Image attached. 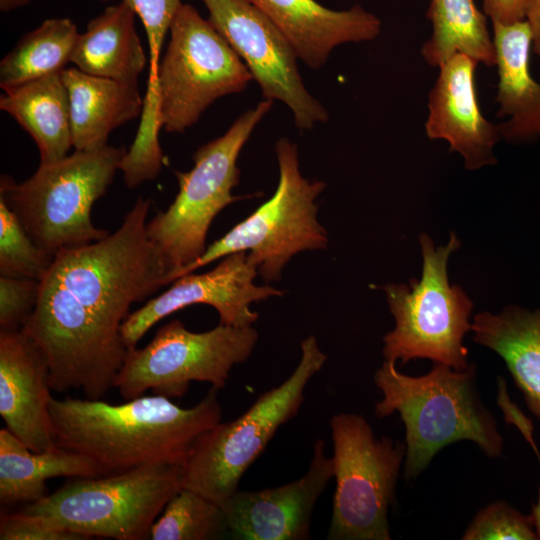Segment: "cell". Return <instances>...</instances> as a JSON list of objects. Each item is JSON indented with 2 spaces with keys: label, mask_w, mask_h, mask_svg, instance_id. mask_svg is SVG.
Here are the masks:
<instances>
[{
  "label": "cell",
  "mask_w": 540,
  "mask_h": 540,
  "mask_svg": "<svg viewBox=\"0 0 540 540\" xmlns=\"http://www.w3.org/2000/svg\"><path fill=\"white\" fill-rule=\"evenodd\" d=\"M215 390L190 408L155 394L118 405L101 399L52 397L54 441L92 459L105 475L158 462L183 464L196 440L221 422Z\"/></svg>",
  "instance_id": "7a4b0ae2"
},
{
  "label": "cell",
  "mask_w": 540,
  "mask_h": 540,
  "mask_svg": "<svg viewBox=\"0 0 540 540\" xmlns=\"http://www.w3.org/2000/svg\"><path fill=\"white\" fill-rule=\"evenodd\" d=\"M53 257L30 237L18 216L0 197V273L41 281Z\"/></svg>",
  "instance_id": "83f0119b"
},
{
  "label": "cell",
  "mask_w": 540,
  "mask_h": 540,
  "mask_svg": "<svg viewBox=\"0 0 540 540\" xmlns=\"http://www.w3.org/2000/svg\"><path fill=\"white\" fill-rule=\"evenodd\" d=\"M182 478L183 464L167 462L78 477L21 512L87 539H147L156 518L182 488Z\"/></svg>",
  "instance_id": "5b68a950"
},
{
  "label": "cell",
  "mask_w": 540,
  "mask_h": 540,
  "mask_svg": "<svg viewBox=\"0 0 540 540\" xmlns=\"http://www.w3.org/2000/svg\"><path fill=\"white\" fill-rule=\"evenodd\" d=\"M100 1H102V2H112L114 0H100Z\"/></svg>",
  "instance_id": "8d00e7d4"
},
{
  "label": "cell",
  "mask_w": 540,
  "mask_h": 540,
  "mask_svg": "<svg viewBox=\"0 0 540 540\" xmlns=\"http://www.w3.org/2000/svg\"><path fill=\"white\" fill-rule=\"evenodd\" d=\"M382 393L375 405L379 418L398 412L405 426L404 476L417 477L445 446L474 442L488 457L503 451V437L476 385V367L463 370L435 363L421 376H409L385 360L374 374Z\"/></svg>",
  "instance_id": "3957f363"
},
{
  "label": "cell",
  "mask_w": 540,
  "mask_h": 540,
  "mask_svg": "<svg viewBox=\"0 0 540 540\" xmlns=\"http://www.w3.org/2000/svg\"><path fill=\"white\" fill-rule=\"evenodd\" d=\"M334 477L333 460L325 442L313 445L307 472L282 486L254 491H236L221 504L229 537L236 540L310 539L314 507Z\"/></svg>",
  "instance_id": "9a60e30c"
},
{
  "label": "cell",
  "mask_w": 540,
  "mask_h": 540,
  "mask_svg": "<svg viewBox=\"0 0 540 540\" xmlns=\"http://www.w3.org/2000/svg\"><path fill=\"white\" fill-rule=\"evenodd\" d=\"M419 243L423 257L420 280L382 287L395 319L394 329L383 338V356L402 365L426 358L463 370L470 364L463 340L471 331L473 303L461 287L449 283L447 273L449 257L460 241L452 232L449 242L436 248L423 233Z\"/></svg>",
  "instance_id": "52a82bcc"
},
{
  "label": "cell",
  "mask_w": 540,
  "mask_h": 540,
  "mask_svg": "<svg viewBox=\"0 0 540 540\" xmlns=\"http://www.w3.org/2000/svg\"><path fill=\"white\" fill-rule=\"evenodd\" d=\"M498 86L497 124L501 138L522 143L540 137V83L530 73L532 32L526 20L512 24L492 23Z\"/></svg>",
  "instance_id": "d6986e66"
},
{
  "label": "cell",
  "mask_w": 540,
  "mask_h": 540,
  "mask_svg": "<svg viewBox=\"0 0 540 540\" xmlns=\"http://www.w3.org/2000/svg\"><path fill=\"white\" fill-rule=\"evenodd\" d=\"M263 99L239 116L220 137L199 147L194 166L175 171L179 191L172 204L146 223L150 241L169 267L166 284L206 250L208 229L216 215L240 197L232 195L239 183V154L260 121L273 106Z\"/></svg>",
  "instance_id": "ba28073f"
},
{
  "label": "cell",
  "mask_w": 540,
  "mask_h": 540,
  "mask_svg": "<svg viewBox=\"0 0 540 540\" xmlns=\"http://www.w3.org/2000/svg\"><path fill=\"white\" fill-rule=\"evenodd\" d=\"M464 540L538 539L530 516L507 504L494 502L480 510L464 532Z\"/></svg>",
  "instance_id": "f1b7e54d"
},
{
  "label": "cell",
  "mask_w": 540,
  "mask_h": 540,
  "mask_svg": "<svg viewBox=\"0 0 540 540\" xmlns=\"http://www.w3.org/2000/svg\"><path fill=\"white\" fill-rule=\"evenodd\" d=\"M151 200L139 196L105 238L58 253L21 328L44 354L52 390L101 399L128 348L121 327L133 303L167 285L170 273L146 232Z\"/></svg>",
  "instance_id": "6da1fadb"
},
{
  "label": "cell",
  "mask_w": 540,
  "mask_h": 540,
  "mask_svg": "<svg viewBox=\"0 0 540 540\" xmlns=\"http://www.w3.org/2000/svg\"><path fill=\"white\" fill-rule=\"evenodd\" d=\"M526 21L532 32V50L540 57V0H527Z\"/></svg>",
  "instance_id": "836d02e7"
},
{
  "label": "cell",
  "mask_w": 540,
  "mask_h": 540,
  "mask_svg": "<svg viewBox=\"0 0 540 540\" xmlns=\"http://www.w3.org/2000/svg\"><path fill=\"white\" fill-rule=\"evenodd\" d=\"M485 15L492 23L512 24L526 20L527 0H482Z\"/></svg>",
  "instance_id": "d6a6232c"
},
{
  "label": "cell",
  "mask_w": 540,
  "mask_h": 540,
  "mask_svg": "<svg viewBox=\"0 0 540 540\" xmlns=\"http://www.w3.org/2000/svg\"><path fill=\"white\" fill-rule=\"evenodd\" d=\"M229 536L222 506L200 493L181 488L152 524L147 539L212 540Z\"/></svg>",
  "instance_id": "4316f807"
},
{
  "label": "cell",
  "mask_w": 540,
  "mask_h": 540,
  "mask_svg": "<svg viewBox=\"0 0 540 540\" xmlns=\"http://www.w3.org/2000/svg\"><path fill=\"white\" fill-rule=\"evenodd\" d=\"M33 0H0L1 12H10L28 5Z\"/></svg>",
  "instance_id": "d590c367"
},
{
  "label": "cell",
  "mask_w": 540,
  "mask_h": 540,
  "mask_svg": "<svg viewBox=\"0 0 540 540\" xmlns=\"http://www.w3.org/2000/svg\"><path fill=\"white\" fill-rule=\"evenodd\" d=\"M526 440L530 443V445L533 447L535 453L537 454V457L540 461V453L537 450L536 444L534 442L533 435H530L526 437ZM531 518L534 524V528L536 531V534L538 536V539H540V488L538 492V499L536 504L532 508Z\"/></svg>",
  "instance_id": "e575fe53"
},
{
  "label": "cell",
  "mask_w": 540,
  "mask_h": 540,
  "mask_svg": "<svg viewBox=\"0 0 540 540\" xmlns=\"http://www.w3.org/2000/svg\"><path fill=\"white\" fill-rule=\"evenodd\" d=\"M62 77L70 98L75 150L107 146L116 128L141 116L144 97L137 81L93 76L76 67L65 68Z\"/></svg>",
  "instance_id": "ffe728a7"
},
{
  "label": "cell",
  "mask_w": 540,
  "mask_h": 540,
  "mask_svg": "<svg viewBox=\"0 0 540 540\" xmlns=\"http://www.w3.org/2000/svg\"><path fill=\"white\" fill-rule=\"evenodd\" d=\"M257 274L256 266L248 261L247 252H236L223 257L206 273L179 277L164 293L128 315L121 327L126 347H136L157 322L194 304L212 306L222 324L251 326L258 314L250 309V304L283 294L270 286L255 285Z\"/></svg>",
  "instance_id": "5bb4252c"
},
{
  "label": "cell",
  "mask_w": 540,
  "mask_h": 540,
  "mask_svg": "<svg viewBox=\"0 0 540 540\" xmlns=\"http://www.w3.org/2000/svg\"><path fill=\"white\" fill-rule=\"evenodd\" d=\"M0 109L32 137L40 163L58 161L73 147L70 98L62 71L4 91Z\"/></svg>",
  "instance_id": "cb8c5ba5"
},
{
  "label": "cell",
  "mask_w": 540,
  "mask_h": 540,
  "mask_svg": "<svg viewBox=\"0 0 540 540\" xmlns=\"http://www.w3.org/2000/svg\"><path fill=\"white\" fill-rule=\"evenodd\" d=\"M208 20L241 58L263 99L278 100L301 130L329 119L327 109L307 90L298 57L282 32L247 0H202Z\"/></svg>",
  "instance_id": "4fadbf2b"
},
{
  "label": "cell",
  "mask_w": 540,
  "mask_h": 540,
  "mask_svg": "<svg viewBox=\"0 0 540 540\" xmlns=\"http://www.w3.org/2000/svg\"><path fill=\"white\" fill-rule=\"evenodd\" d=\"M477 62L456 54L439 68L428 95L425 133L430 140L448 142L467 170L495 165L494 147L501 139L498 125L481 112L475 87Z\"/></svg>",
  "instance_id": "2e32d148"
},
{
  "label": "cell",
  "mask_w": 540,
  "mask_h": 540,
  "mask_svg": "<svg viewBox=\"0 0 540 540\" xmlns=\"http://www.w3.org/2000/svg\"><path fill=\"white\" fill-rule=\"evenodd\" d=\"M136 14L123 1L108 5L80 33L71 62L84 73L137 81L147 57L135 25Z\"/></svg>",
  "instance_id": "7402d4cb"
},
{
  "label": "cell",
  "mask_w": 540,
  "mask_h": 540,
  "mask_svg": "<svg viewBox=\"0 0 540 540\" xmlns=\"http://www.w3.org/2000/svg\"><path fill=\"white\" fill-rule=\"evenodd\" d=\"M326 360L316 338H305L300 361L285 381L260 395L238 418L219 422L196 440L183 463L182 488L220 505L238 491L242 476L277 430L297 415L309 381Z\"/></svg>",
  "instance_id": "8992f818"
},
{
  "label": "cell",
  "mask_w": 540,
  "mask_h": 540,
  "mask_svg": "<svg viewBox=\"0 0 540 540\" xmlns=\"http://www.w3.org/2000/svg\"><path fill=\"white\" fill-rule=\"evenodd\" d=\"M126 152L123 146L109 145L75 150L58 161L40 163L21 183L2 175L0 197L37 246L54 258L110 234L93 225L91 209L107 192Z\"/></svg>",
  "instance_id": "277c9868"
},
{
  "label": "cell",
  "mask_w": 540,
  "mask_h": 540,
  "mask_svg": "<svg viewBox=\"0 0 540 540\" xmlns=\"http://www.w3.org/2000/svg\"><path fill=\"white\" fill-rule=\"evenodd\" d=\"M275 151L279 182L273 196L209 245L198 259L175 273L171 283L236 252H248V261L266 282L278 280L293 255L326 248L327 232L317 220L315 203L325 183L302 176L295 143L281 138Z\"/></svg>",
  "instance_id": "9c48e42d"
},
{
  "label": "cell",
  "mask_w": 540,
  "mask_h": 540,
  "mask_svg": "<svg viewBox=\"0 0 540 540\" xmlns=\"http://www.w3.org/2000/svg\"><path fill=\"white\" fill-rule=\"evenodd\" d=\"M471 331L476 343L503 359L529 410L540 419V308L508 305L498 314L481 312Z\"/></svg>",
  "instance_id": "44dd1931"
},
{
  "label": "cell",
  "mask_w": 540,
  "mask_h": 540,
  "mask_svg": "<svg viewBox=\"0 0 540 540\" xmlns=\"http://www.w3.org/2000/svg\"><path fill=\"white\" fill-rule=\"evenodd\" d=\"M427 18L432 33L420 49L425 62L440 68L456 54H463L488 67L496 65L493 36L485 13L474 0H430Z\"/></svg>",
  "instance_id": "d4e9b609"
},
{
  "label": "cell",
  "mask_w": 540,
  "mask_h": 540,
  "mask_svg": "<svg viewBox=\"0 0 540 540\" xmlns=\"http://www.w3.org/2000/svg\"><path fill=\"white\" fill-rule=\"evenodd\" d=\"M1 540H85L86 537L70 531L51 527L24 513H2L0 518Z\"/></svg>",
  "instance_id": "1f68e13d"
},
{
  "label": "cell",
  "mask_w": 540,
  "mask_h": 540,
  "mask_svg": "<svg viewBox=\"0 0 540 540\" xmlns=\"http://www.w3.org/2000/svg\"><path fill=\"white\" fill-rule=\"evenodd\" d=\"M49 366L22 329L0 330V415L6 428L35 452L56 447L49 403Z\"/></svg>",
  "instance_id": "e0dca14e"
},
{
  "label": "cell",
  "mask_w": 540,
  "mask_h": 540,
  "mask_svg": "<svg viewBox=\"0 0 540 540\" xmlns=\"http://www.w3.org/2000/svg\"><path fill=\"white\" fill-rule=\"evenodd\" d=\"M105 476L92 459L61 448L29 449L6 427L0 430V502L33 503L48 495L46 482L55 477Z\"/></svg>",
  "instance_id": "603a6c76"
},
{
  "label": "cell",
  "mask_w": 540,
  "mask_h": 540,
  "mask_svg": "<svg viewBox=\"0 0 540 540\" xmlns=\"http://www.w3.org/2000/svg\"><path fill=\"white\" fill-rule=\"evenodd\" d=\"M336 489L329 540H390L388 509L395 495L405 444L376 438L357 414L331 417Z\"/></svg>",
  "instance_id": "30bf717a"
},
{
  "label": "cell",
  "mask_w": 540,
  "mask_h": 540,
  "mask_svg": "<svg viewBox=\"0 0 540 540\" xmlns=\"http://www.w3.org/2000/svg\"><path fill=\"white\" fill-rule=\"evenodd\" d=\"M286 37L297 57L318 70L342 44L376 39L381 20L360 5L331 10L315 0H247Z\"/></svg>",
  "instance_id": "ac0fdd59"
},
{
  "label": "cell",
  "mask_w": 540,
  "mask_h": 540,
  "mask_svg": "<svg viewBox=\"0 0 540 540\" xmlns=\"http://www.w3.org/2000/svg\"><path fill=\"white\" fill-rule=\"evenodd\" d=\"M128 4L140 18L149 46L147 87L158 86L161 51L171 24L180 9L181 0H120Z\"/></svg>",
  "instance_id": "f546056e"
},
{
  "label": "cell",
  "mask_w": 540,
  "mask_h": 540,
  "mask_svg": "<svg viewBox=\"0 0 540 540\" xmlns=\"http://www.w3.org/2000/svg\"><path fill=\"white\" fill-rule=\"evenodd\" d=\"M79 31L70 18H49L21 37L0 62V87L11 90L61 72L71 62Z\"/></svg>",
  "instance_id": "484cf974"
},
{
  "label": "cell",
  "mask_w": 540,
  "mask_h": 540,
  "mask_svg": "<svg viewBox=\"0 0 540 540\" xmlns=\"http://www.w3.org/2000/svg\"><path fill=\"white\" fill-rule=\"evenodd\" d=\"M258 340L251 326L219 323L206 332H192L179 320L162 326L143 348H128L114 388L124 400L151 390L167 398L182 397L192 381L223 388L232 368L246 361Z\"/></svg>",
  "instance_id": "7c38bea8"
},
{
  "label": "cell",
  "mask_w": 540,
  "mask_h": 540,
  "mask_svg": "<svg viewBox=\"0 0 540 540\" xmlns=\"http://www.w3.org/2000/svg\"><path fill=\"white\" fill-rule=\"evenodd\" d=\"M158 70L159 114L168 133H183L217 99L253 80L226 39L190 4H182Z\"/></svg>",
  "instance_id": "8fae6325"
},
{
  "label": "cell",
  "mask_w": 540,
  "mask_h": 540,
  "mask_svg": "<svg viewBox=\"0 0 540 540\" xmlns=\"http://www.w3.org/2000/svg\"><path fill=\"white\" fill-rule=\"evenodd\" d=\"M40 281L28 278L0 277V327L21 329L34 310Z\"/></svg>",
  "instance_id": "4dcf8cb0"
}]
</instances>
